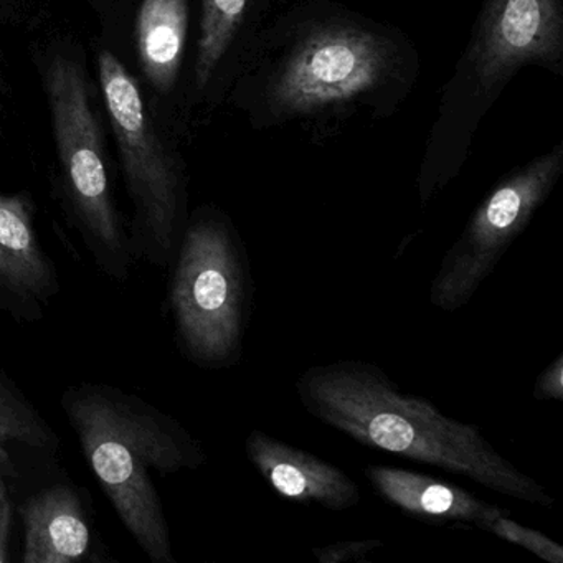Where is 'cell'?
I'll return each mask as SVG.
<instances>
[{
    "instance_id": "obj_19",
    "label": "cell",
    "mask_w": 563,
    "mask_h": 563,
    "mask_svg": "<svg viewBox=\"0 0 563 563\" xmlns=\"http://www.w3.org/2000/svg\"><path fill=\"white\" fill-rule=\"evenodd\" d=\"M14 497L8 483L0 481V563H8L9 542H11L12 523H14Z\"/></svg>"
},
{
    "instance_id": "obj_4",
    "label": "cell",
    "mask_w": 563,
    "mask_h": 563,
    "mask_svg": "<svg viewBox=\"0 0 563 563\" xmlns=\"http://www.w3.org/2000/svg\"><path fill=\"white\" fill-rule=\"evenodd\" d=\"M167 309L180 354L207 371L239 364L255 305L249 252L229 217L196 212L169 265Z\"/></svg>"
},
{
    "instance_id": "obj_6",
    "label": "cell",
    "mask_w": 563,
    "mask_h": 563,
    "mask_svg": "<svg viewBox=\"0 0 563 563\" xmlns=\"http://www.w3.org/2000/svg\"><path fill=\"white\" fill-rule=\"evenodd\" d=\"M47 88L75 225L98 272L123 285L133 275L137 260L111 196L84 70L75 62L57 58L48 70Z\"/></svg>"
},
{
    "instance_id": "obj_3",
    "label": "cell",
    "mask_w": 563,
    "mask_h": 563,
    "mask_svg": "<svg viewBox=\"0 0 563 563\" xmlns=\"http://www.w3.org/2000/svg\"><path fill=\"white\" fill-rule=\"evenodd\" d=\"M408 55L400 37L368 19H309L266 68L260 107L278 123L375 103L391 87H404Z\"/></svg>"
},
{
    "instance_id": "obj_13",
    "label": "cell",
    "mask_w": 563,
    "mask_h": 563,
    "mask_svg": "<svg viewBox=\"0 0 563 563\" xmlns=\"http://www.w3.org/2000/svg\"><path fill=\"white\" fill-rule=\"evenodd\" d=\"M60 444L47 418L0 365V481L14 490L32 466L52 463Z\"/></svg>"
},
{
    "instance_id": "obj_9",
    "label": "cell",
    "mask_w": 563,
    "mask_h": 563,
    "mask_svg": "<svg viewBox=\"0 0 563 563\" xmlns=\"http://www.w3.org/2000/svg\"><path fill=\"white\" fill-rule=\"evenodd\" d=\"M22 563H117L97 526L90 490L62 470L14 500Z\"/></svg>"
},
{
    "instance_id": "obj_14",
    "label": "cell",
    "mask_w": 563,
    "mask_h": 563,
    "mask_svg": "<svg viewBox=\"0 0 563 563\" xmlns=\"http://www.w3.org/2000/svg\"><path fill=\"white\" fill-rule=\"evenodd\" d=\"M189 27L187 0H144L137 15V47L151 84L161 91L176 84Z\"/></svg>"
},
{
    "instance_id": "obj_7",
    "label": "cell",
    "mask_w": 563,
    "mask_h": 563,
    "mask_svg": "<svg viewBox=\"0 0 563 563\" xmlns=\"http://www.w3.org/2000/svg\"><path fill=\"white\" fill-rule=\"evenodd\" d=\"M100 84L136 207L131 245L137 262L169 268L186 230L183 187L146 113L136 80L111 52L100 55Z\"/></svg>"
},
{
    "instance_id": "obj_18",
    "label": "cell",
    "mask_w": 563,
    "mask_h": 563,
    "mask_svg": "<svg viewBox=\"0 0 563 563\" xmlns=\"http://www.w3.org/2000/svg\"><path fill=\"white\" fill-rule=\"evenodd\" d=\"M533 397L539 400L562 401L563 400V355H556L555 361L539 375Z\"/></svg>"
},
{
    "instance_id": "obj_8",
    "label": "cell",
    "mask_w": 563,
    "mask_h": 563,
    "mask_svg": "<svg viewBox=\"0 0 563 563\" xmlns=\"http://www.w3.org/2000/svg\"><path fill=\"white\" fill-rule=\"evenodd\" d=\"M563 173V147H553L500 180L441 260L430 302L443 312L463 309L523 233Z\"/></svg>"
},
{
    "instance_id": "obj_12",
    "label": "cell",
    "mask_w": 563,
    "mask_h": 563,
    "mask_svg": "<svg viewBox=\"0 0 563 563\" xmlns=\"http://www.w3.org/2000/svg\"><path fill=\"white\" fill-rule=\"evenodd\" d=\"M365 476L375 493L407 516L434 526L479 527L504 514L500 507L463 487L417 471L394 466H367Z\"/></svg>"
},
{
    "instance_id": "obj_17",
    "label": "cell",
    "mask_w": 563,
    "mask_h": 563,
    "mask_svg": "<svg viewBox=\"0 0 563 563\" xmlns=\"http://www.w3.org/2000/svg\"><path fill=\"white\" fill-rule=\"evenodd\" d=\"M378 549H384V542L378 539L345 540L321 549H312V555L321 563H347L364 560Z\"/></svg>"
},
{
    "instance_id": "obj_16",
    "label": "cell",
    "mask_w": 563,
    "mask_h": 563,
    "mask_svg": "<svg viewBox=\"0 0 563 563\" xmlns=\"http://www.w3.org/2000/svg\"><path fill=\"white\" fill-rule=\"evenodd\" d=\"M483 530L494 533L506 542L529 550L530 553L545 560V562L563 563V547L560 543L547 537L545 533L539 532V530L529 529V527L522 526L516 520L507 519L506 514L494 517Z\"/></svg>"
},
{
    "instance_id": "obj_5",
    "label": "cell",
    "mask_w": 563,
    "mask_h": 563,
    "mask_svg": "<svg viewBox=\"0 0 563 563\" xmlns=\"http://www.w3.org/2000/svg\"><path fill=\"white\" fill-rule=\"evenodd\" d=\"M562 55V0H483L434 137L470 136L517 71L530 65L556 70Z\"/></svg>"
},
{
    "instance_id": "obj_2",
    "label": "cell",
    "mask_w": 563,
    "mask_h": 563,
    "mask_svg": "<svg viewBox=\"0 0 563 563\" xmlns=\"http://www.w3.org/2000/svg\"><path fill=\"white\" fill-rule=\"evenodd\" d=\"M60 407L88 467L144 555L151 563H177L154 476L202 467V443L173 415L114 385H70Z\"/></svg>"
},
{
    "instance_id": "obj_11",
    "label": "cell",
    "mask_w": 563,
    "mask_h": 563,
    "mask_svg": "<svg viewBox=\"0 0 563 563\" xmlns=\"http://www.w3.org/2000/svg\"><path fill=\"white\" fill-rule=\"evenodd\" d=\"M246 456L260 476L283 499L318 504L329 510H349L361 500V489L341 467L316 454L253 430L245 441Z\"/></svg>"
},
{
    "instance_id": "obj_15",
    "label": "cell",
    "mask_w": 563,
    "mask_h": 563,
    "mask_svg": "<svg viewBox=\"0 0 563 563\" xmlns=\"http://www.w3.org/2000/svg\"><path fill=\"white\" fill-rule=\"evenodd\" d=\"M255 0H203L199 52L196 62L197 88L207 87L225 57Z\"/></svg>"
},
{
    "instance_id": "obj_1",
    "label": "cell",
    "mask_w": 563,
    "mask_h": 563,
    "mask_svg": "<svg viewBox=\"0 0 563 563\" xmlns=\"http://www.w3.org/2000/svg\"><path fill=\"white\" fill-rule=\"evenodd\" d=\"M295 390L312 418L362 446L460 474L533 506L555 504L539 481L497 453L479 428L453 420L431 401L401 390L378 365H312L296 378Z\"/></svg>"
},
{
    "instance_id": "obj_10",
    "label": "cell",
    "mask_w": 563,
    "mask_h": 563,
    "mask_svg": "<svg viewBox=\"0 0 563 563\" xmlns=\"http://www.w3.org/2000/svg\"><path fill=\"white\" fill-rule=\"evenodd\" d=\"M57 263L42 245L27 194H0V312L37 324L60 295Z\"/></svg>"
}]
</instances>
